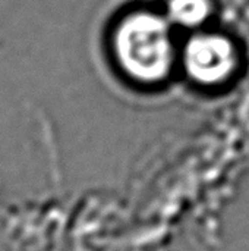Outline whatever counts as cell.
<instances>
[{
    "mask_svg": "<svg viewBox=\"0 0 249 251\" xmlns=\"http://www.w3.org/2000/svg\"><path fill=\"white\" fill-rule=\"evenodd\" d=\"M114 59L123 74L142 85H157L172 72L175 46L167 19L148 10L123 16L112 35Z\"/></svg>",
    "mask_w": 249,
    "mask_h": 251,
    "instance_id": "obj_1",
    "label": "cell"
},
{
    "mask_svg": "<svg viewBox=\"0 0 249 251\" xmlns=\"http://www.w3.org/2000/svg\"><path fill=\"white\" fill-rule=\"evenodd\" d=\"M183 65L188 75L200 85L225 84L238 68V51L233 43L219 34H200L185 47Z\"/></svg>",
    "mask_w": 249,
    "mask_h": 251,
    "instance_id": "obj_2",
    "label": "cell"
},
{
    "mask_svg": "<svg viewBox=\"0 0 249 251\" xmlns=\"http://www.w3.org/2000/svg\"><path fill=\"white\" fill-rule=\"evenodd\" d=\"M213 4L210 0H169V21L185 28L203 25L211 15Z\"/></svg>",
    "mask_w": 249,
    "mask_h": 251,
    "instance_id": "obj_3",
    "label": "cell"
}]
</instances>
